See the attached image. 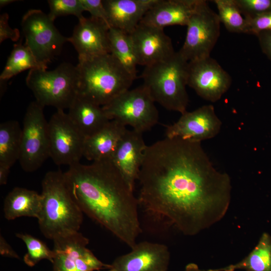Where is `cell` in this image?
I'll use <instances>...</instances> for the list:
<instances>
[{
	"mask_svg": "<svg viewBox=\"0 0 271 271\" xmlns=\"http://www.w3.org/2000/svg\"><path fill=\"white\" fill-rule=\"evenodd\" d=\"M137 181L139 209L157 230L196 235L221 220L230 203V177L201 142L166 137L147 146Z\"/></svg>",
	"mask_w": 271,
	"mask_h": 271,
	"instance_id": "1",
	"label": "cell"
},
{
	"mask_svg": "<svg viewBox=\"0 0 271 271\" xmlns=\"http://www.w3.org/2000/svg\"><path fill=\"white\" fill-rule=\"evenodd\" d=\"M67 188L83 214L130 248L142 232L138 198L111 159L80 163L64 173Z\"/></svg>",
	"mask_w": 271,
	"mask_h": 271,
	"instance_id": "2",
	"label": "cell"
},
{
	"mask_svg": "<svg viewBox=\"0 0 271 271\" xmlns=\"http://www.w3.org/2000/svg\"><path fill=\"white\" fill-rule=\"evenodd\" d=\"M40 229L47 238L54 240L77 232L83 213L71 197L61 170L49 171L42 181Z\"/></svg>",
	"mask_w": 271,
	"mask_h": 271,
	"instance_id": "3",
	"label": "cell"
},
{
	"mask_svg": "<svg viewBox=\"0 0 271 271\" xmlns=\"http://www.w3.org/2000/svg\"><path fill=\"white\" fill-rule=\"evenodd\" d=\"M77 95L103 106L129 89L135 79L110 53L78 58Z\"/></svg>",
	"mask_w": 271,
	"mask_h": 271,
	"instance_id": "4",
	"label": "cell"
},
{
	"mask_svg": "<svg viewBox=\"0 0 271 271\" xmlns=\"http://www.w3.org/2000/svg\"><path fill=\"white\" fill-rule=\"evenodd\" d=\"M188 63L178 51L175 52L165 60L145 67L141 74L143 85L154 101L181 114L187 111L189 103Z\"/></svg>",
	"mask_w": 271,
	"mask_h": 271,
	"instance_id": "5",
	"label": "cell"
},
{
	"mask_svg": "<svg viewBox=\"0 0 271 271\" xmlns=\"http://www.w3.org/2000/svg\"><path fill=\"white\" fill-rule=\"evenodd\" d=\"M79 75L77 68L64 62L55 69H33L26 77V84L36 101L45 107L57 110L69 109L77 95Z\"/></svg>",
	"mask_w": 271,
	"mask_h": 271,
	"instance_id": "6",
	"label": "cell"
},
{
	"mask_svg": "<svg viewBox=\"0 0 271 271\" xmlns=\"http://www.w3.org/2000/svg\"><path fill=\"white\" fill-rule=\"evenodd\" d=\"M155 102L142 85L122 92L102 108L110 120H116L143 133L158 122L159 112Z\"/></svg>",
	"mask_w": 271,
	"mask_h": 271,
	"instance_id": "7",
	"label": "cell"
},
{
	"mask_svg": "<svg viewBox=\"0 0 271 271\" xmlns=\"http://www.w3.org/2000/svg\"><path fill=\"white\" fill-rule=\"evenodd\" d=\"M21 26L25 44L38 62L48 68V64L60 54L68 37L63 36L48 15L40 10L28 11L22 18Z\"/></svg>",
	"mask_w": 271,
	"mask_h": 271,
	"instance_id": "8",
	"label": "cell"
},
{
	"mask_svg": "<svg viewBox=\"0 0 271 271\" xmlns=\"http://www.w3.org/2000/svg\"><path fill=\"white\" fill-rule=\"evenodd\" d=\"M44 107L36 100L31 102L24 118L19 161L27 172L36 171L49 157L48 121Z\"/></svg>",
	"mask_w": 271,
	"mask_h": 271,
	"instance_id": "9",
	"label": "cell"
},
{
	"mask_svg": "<svg viewBox=\"0 0 271 271\" xmlns=\"http://www.w3.org/2000/svg\"><path fill=\"white\" fill-rule=\"evenodd\" d=\"M218 14L200 0L187 27L185 39L178 51L188 62L205 58L210 53L220 35Z\"/></svg>",
	"mask_w": 271,
	"mask_h": 271,
	"instance_id": "10",
	"label": "cell"
},
{
	"mask_svg": "<svg viewBox=\"0 0 271 271\" xmlns=\"http://www.w3.org/2000/svg\"><path fill=\"white\" fill-rule=\"evenodd\" d=\"M48 135L49 157L55 164L80 163L85 138L63 110H57L48 121Z\"/></svg>",
	"mask_w": 271,
	"mask_h": 271,
	"instance_id": "11",
	"label": "cell"
},
{
	"mask_svg": "<svg viewBox=\"0 0 271 271\" xmlns=\"http://www.w3.org/2000/svg\"><path fill=\"white\" fill-rule=\"evenodd\" d=\"M52 271H96L111 268L99 260L87 245L89 239L77 232L53 240Z\"/></svg>",
	"mask_w": 271,
	"mask_h": 271,
	"instance_id": "12",
	"label": "cell"
},
{
	"mask_svg": "<svg viewBox=\"0 0 271 271\" xmlns=\"http://www.w3.org/2000/svg\"><path fill=\"white\" fill-rule=\"evenodd\" d=\"M231 78L210 56L188 62L187 86L204 100L217 101L231 84Z\"/></svg>",
	"mask_w": 271,
	"mask_h": 271,
	"instance_id": "13",
	"label": "cell"
},
{
	"mask_svg": "<svg viewBox=\"0 0 271 271\" xmlns=\"http://www.w3.org/2000/svg\"><path fill=\"white\" fill-rule=\"evenodd\" d=\"M221 125L213 105L207 104L182 113L176 122L166 126L165 134L168 138L178 137L201 142L216 136Z\"/></svg>",
	"mask_w": 271,
	"mask_h": 271,
	"instance_id": "14",
	"label": "cell"
},
{
	"mask_svg": "<svg viewBox=\"0 0 271 271\" xmlns=\"http://www.w3.org/2000/svg\"><path fill=\"white\" fill-rule=\"evenodd\" d=\"M170 259L166 245L142 241L137 242L129 252L116 257L110 265L115 271H168Z\"/></svg>",
	"mask_w": 271,
	"mask_h": 271,
	"instance_id": "15",
	"label": "cell"
},
{
	"mask_svg": "<svg viewBox=\"0 0 271 271\" xmlns=\"http://www.w3.org/2000/svg\"><path fill=\"white\" fill-rule=\"evenodd\" d=\"M138 65L148 66L175 53L171 39L164 29L140 23L130 34Z\"/></svg>",
	"mask_w": 271,
	"mask_h": 271,
	"instance_id": "16",
	"label": "cell"
},
{
	"mask_svg": "<svg viewBox=\"0 0 271 271\" xmlns=\"http://www.w3.org/2000/svg\"><path fill=\"white\" fill-rule=\"evenodd\" d=\"M110 27L103 21L85 18L79 20L68 42L74 46L78 58L110 53L108 32Z\"/></svg>",
	"mask_w": 271,
	"mask_h": 271,
	"instance_id": "17",
	"label": "cell"
},
{
	"mask_svg": "<svg viewBox=\"0 0 271 271\" xmlns=\"http://www.w3.org/2000/svg\"><path fill=\"white\" fill-rule=\"evenodd\" d=\"M143 134L133 129H127L111 158L133 191L147 146Z\"/></svg>",
	"mask_w": 271,
	"mask_h": 271,
	"instance_id": "18",
	"label": "cell"
},
{
	"mask_svg": "<svg viewBox=\"0 0 271 271\" xmlns=\"http://www.w3.org/2000/svg\"><path fill=\"white\" fill-rule=\"evenodd\" d=\"M200 0H158L141 23L158 28L174 25L186 26Z\"/></svg>",
	"mask_w": 271,
	"mask_h": 271,
	"instance_id": "19",
	"label": "cell"
},
{
	"mask_svg": "<svg viewBox=\"0 0 271 271\" xmlns=\"http://www.w3.org/2000/svg\"><path fill=\"white\" fill-rule=\"evenodd\" d=\"M158 0H103L110 28L131 33Z\"/></svg>",
	"mask_w": 271,
	"mask_h": 271,
	"instance_id": "20",
	"label": "cell"
},
{
	"mask_svg": "<svg viewBox=\"0 0 271 271\" xmlns=\"http://www.w3.org/2000/svg\"><path fill=\"white\" fill-rule=\"evenodd\" d=\"M126 130L125 126L116 120H109L97 132L85 138L83 157L92 162L111 159Z\"/></svg>",
	"mask_w": 271,
	"mask_h": 271,
	"instance_id": "21",
	"label": "cell"
},
{
	"mask_svg": "<svg viewBox=\"0 0 271 271\" xmlns=\"http://www.w3.org/2000/svg\"><path fill=\"white\" fill-rule=\"evenodd\" d=\"M68 110L70 119L85 138L97 132L110 120L102 106L79 95Z\"/></svg>",
	"mask_w": 271,
	"mask_h": 271,
	"instance_id": "22",
	"label": "cell"
},
{
	"mask_svg": "<svg viewBox=\"0 0 271 271\" xmlns=\"http://www.w3.org/2000/svg\"><path fill=\"white\" fill-rule=\"evenodd\" d=\"M42 197L36 191L16 187L6 196L4 204V216L8 220L21 217L38 218Z\"/></svg>",
	"mask_w": 271,
	"mask_h": 271,
	"instance_id": "23",
	"label": "cell"
},
{
	"mask_svg": "<svg viewBox=\"0 0 271 271\" xmlns=\"http://www.w3.org/2000/svg\"><path fill=\"white\" fill-rule=\"evenodd\" d=\"M271 271V235L263 233L257 243L244 258L225 267L208 271Z\"/></svg>",
	"mask_w": 271,
	"mask_h": 271,
	"instance_id": "24",
	"label": "cell"
},
{
	"mask_svg": "<svg viewBox=\"0 0 271 271\" xmlns=\"http://www.w3.org/2000/svg\"><path fill=\"white\" fill-rule=\"evenodd\" d=\"M108 39L110 54L136 79L138 61L129 34L120 30L110 28Z\"/></svg>",
	"mask_w": 271,
	"mask_h": 271,
	"instance_id": "25",
	"label": "cell"
},
{
	"mask_svg": "<svg viewBox=\"0 0 271 271\" xmlns=\"http://www.w3.org/2000/svg\"><path fill=\"white\" fill-rule=\"evenodd\" d=\"M22 128L19 122L11 120L0 124V165L11 168L19 161Z\"/></svg>",
	"mask_w": 271,
	"mask_h": 271,
	"instance_id": "26",
	"label": "cell"
},
{
	"mask_svg": "<svg viewBox=\"0 0 271 271\" xmlns=\"http://www.w3.org/2000/svg\"><path fill=\"white\" fill-rule=\"evenodd\" d=\"M22 41L21 39L14 45L1 74V84H6L12 77L27 69H47L38 62L31 50L25 44H22Z\"/></svg>",
	"mask_w": 271,
	"mask_h": 271,
	"instance_id": "27",
	"label": "cell"
},
{
	"mask_svg": "<svg viewBox=\"0 0 271 271\" xmlns=\"http://www.w3.org/2000/svg\"><path fill=\"white\" fill-rule=\"evenodd\" d=\"M213 2L218 10L220 23L228 31L245 33V19L235 0H214Z\"/></svg>",
	"mask_w": 271,
	"mask_h": 271,
	"instance_id": "28",
	"label": "cell"
},
{
	"mask_svg": "<svg viewBox=\"0 0 271 271\" xmlns=\"http://www.w3.org/2000/svg\"><path fill=\"white\" fill-rule=\"evenodd\" d=\"M16 236L26 245L27 252L24 256V261L27 265L34 266L43 259H47L52 263L54 252L43 241L27 233H17Z\"/></svg>",
	"mask_w": 271,
	"mask_h": 271,
	"instance_id": "29",
	"label": "cell"
},
{
	"mask_svg": "<svg viewBox=\"0 0 271 271\" xmlns=\"http://www.w3.org/2000/svg\"><path fill=\"white\" fill-rule=\"evenodd\" d=\"M50 12L48 14L50 19L54 20L58 17L67 15L76 16L78 20L83 19L85 11L81 0H49Z\"/></svg>",
	"mask_w": 271,
	"mask_h": 271,
	"instance_id": "30",
	"label": "cell"
},
{
	"mask_svg": "<svg viewBox=\"0 0 271 271\" xmlns=\"http://www.w3.org/2000/svg\"><path fill=\"white\" fill-rule=\"evenodd\" d=\"M245 18L271 11V0H235Z\"/></svg>",
	"mask_w": 271,
	"mask_h": 271,
	"instance_id": "31",
	"label": "cell"
},
{
	"mask_svg": "<svg viewBox=\"0 0 271 271\" xmlns=\"http://www.w3.org/2000/svg\"><path fill=\"white\" fill-rule=\"evenodd\" d=\"M245 19L244 34L256 36L262 31H271V11Z\"/></svg>",
	"mask_w": 271,
	"mask_h": 271,
	"instance_id": "32",
	"label": "cell"
},
{
	"mask_svg": "<svg viewBox=\"0 0 271 271\" xmlns=\"http://www.w3.org/2000/svg\"><path fill=\"white\" fill-rule=\"evenodd\" d=\"M81 2L85 11L88 12L90 14L91 17L101 20L108 25L103 1L81 0Z\"/></svg>",
	"mask_w": 271,
	"mask_h": 271,
	"instance_id": "33",
	"label": "cell"
},
{
	"mask_svg": "<svg viewBox=\"0 0 271 271\" xmlns=\"http://www.w3.org/2000/svg\"><path fill=\"white\" fill-rule=\"evenodd\" d=\"M9 17L7 13L0 16V43L7 39L17 42L20 37V31L18 29H12L8 23Z\"/></svg>",
	"mask_w": 271,
	"mask_h": 271,
	"instance_id": "34",
	"label": "cell"
},
{
	"mask_svg": "<svg viewBox=\"0 0 271 271\" xmlns=\"http://www.w3.org/2000/svg\"><path fill=\"white\" fill-rule=\"evenodd\" d=\"M262 52L271 60V31H264L256 36Z\"/></svg>",
	"mask_w": 271,
	"mask_h": 271,
	"instance_id": "35",
	"label": "cell"
},
{
	"mask_svg": "<svg viewBox=\"0 0 271 271\" xmlns=\"http://www.w3.org/2000/svg\"><path fill=\"white\" fill-rule=\"evenodd\" d=\"M0 253L10 257L19 258L18 254L2 235L0 237Z\"/></svg>",
	"mask_w": 271,
	"mask_h": 271,
	"instance_id": "36",
	"label": "cell"
},
{
	"mask_svg": "<svg viewBox=\"0 0 271 271\" xmlns=\"http://www.w3.org/2000/svg\"><path fill=\"white\" fill-rule=\"evenodd\" d=\"M10 168L5 166L0 165V185L7 184Z\"/></svg>",
	"mask_w": 271,
	"mask_h": 271,
	"instance_id": "37",
	"label": "cell"
},
{
	"mask_svg": "<svg viewBox=\"0 0 271 271\" xmlns=\"http://www.w3.org/2000/svg\"><path fill=\"white\" fill-rule=\"evenodd\" d=\"M183 271H208V270L201 269L196 264L190 263L185 266Z\"/></svg>",
	"mask_w": 271,
	"mask_h": 271,
	"instance_id": "38",
	"label": "cell"
},
{
	"mask_svg": "<svg viewBox=\"0 0 271 271\" xmlns=\"http://www.w3.org/2000/svg\"><path fill=\"white\" fill-rule=\"evenodd\" d=\"M17 1L15 0H1L0 1V7L1 8L6 6L12 3L15 2Z\"/></svg>",
	"mask_w": 271,
	"mask_h": 271,
	"instance_id": "39",
	"label": "cell"
},
{
	"mask_svg": "<svg viewBox=\"0 0 271 271\" xmlns=\"http://www.w3.org/2000/svg\"><path fill=\"white\" fill-rule=\"evenodd\" d=\"M107 271H115V270L112 268H110V269H108Z\"/></svg>",
	"mask_w": 271,
	"mask_h": 271,
	"instance_id": "40",
	"label": "cell"
}]
</instances>
